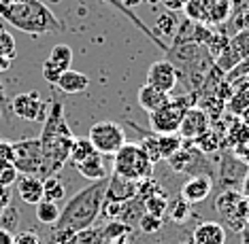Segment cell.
<instances>
[{
    "label": "cell",
    "mask_w": 249,
    "mask_h": 244,
    "mask_svg": "<svg viewBox=\"0 0 249 244\" xmlns=\"http://www.w3.org/2000/svg\"><path fill=\"white\" fill-rule=\"evenodd\" d=\"M107 180H109V177L94 180L88 187H83L81 191H77L64 204L58 221L52 225L47 244H66L79 231L94 228L96 219L100 217V211H103Z\"/></svg>",
    "instance_id": "obj_1"
},
{
    "label": "cell",
    "mask_w": 249,
    "mask_h": 244,
    "mask_svg": "<svg viewBox=\"0 0 249 244\" xmlns=\"http://www.w3.org/2000/svg\"><path fill=\"white\" fill-rule=\"evenodd\" d=\"M77 136L72 134L66 121L64 104L53 98L49 102L47 117L43 121V130L38 136L41 143V153H43V166H41V179L55 177L62 168L66 166V162H71V149Z\"/></svg>",
    "instance_id": "obj_2"
},
{
    "label": "cell",
    "mask_w": 249,
    "mask_h": 244,
    "mask_svg": "<svg viewBox=\"0 0 249 244\" xmlns=\"http://www.w3.org/2000/svg\"><path fill=\"white\" fill-rule=\"evenodd\" d=\"M0 17L30 36L64 30V24L41 0H0Z\"/></svg>",
    "instance_id": "obj_3"
},
{
    "label": "cell",
    "mask_w": 249,
    "mask_h": 244,
    "mask_svg": "<svg viewBox=\"0 0 249 244\" xmlns=\"http://www.w3.org/2000/svg\"><path fill=\"white\" fill-rule=\"evenodd\" d=\"M171 64L175 66L179 75V83H183L185 94H196L207 81L209 72L215 66V58L207 45L198 43H181V45H171L164 53Z\"/></svg>",
    "instance_id": "obj_4"
},
{
    "label": "cell",
    "mask_w": 249,
    "mask_h": 244,
    "mask_svg": "<svg viewBox=\"0 0 249 244\" xmlns=\"http://www.w3.org/2000/svg\"><path fill=\"white\" fill-rule=\"evenodd\" d=\"M154 166L156 163L147 157L139 143H126L113 155V174L132 180V183L149 179L154 174Z\"/></svg>",
    "instance_id": "obj_5"
},
{
    "label": "cell",
    "mask_w": 249,
    "mask_h": 244,
    "mask_svg": "<svg viewBox=\"0 0 249 244\" xmlns=\"http://www.w3.org/2000/svg\"><path fill=\"white\" fill-rule=\"evenodd\" d=\"M190 106H196V94H183V96H175L166 102L164 106H160L149 115V126L154 134H177L179 126L183 121V115Z\"/></svg>",
    "instance_id": "obj_6"
},
{
    "label": "cell",
    "mask_w": 249,
    "mask_h": 244,
    "mask_svg": "<svg viewBox=\"0 0 249 244\" xmlns=\"http://www.w3.org/2000/svg\"><path fill=\"white\" fill-rule=\"evenodd\" d=\"M166 162L175 172H183V174H188V177L213 179V174H215L213 163L209 162V157L200 149H196V146L192 145V140H185L183 146H181L175 155L168 157Z\"/></svg>",
    "instance_id": "obj_7"
},
{
    "label": "cell",
    "mask_w": 249,
    "mask_h": 244,
    "mask_svg": "<svg viewBox=\"0 0 249 244\" xmlns=\"http://www.w3.org/2000/svg\"><path fill=\"white\" fill-rule=\"evenodd\" d=\"M88 138L100 155H115L126 145V130L115 121H98L89 128Z\"/></svg>",
    "instance_id": "obj_8"
},
{
    "label": "cell",
    "mask_w": 249,
    "mask_h": 244,
    "mask_svg": "<svg viewBox=\"0 0 249 244\" xmlns=\"http://www.w3.org/2000/svg\"><path fill=\"white\" fill-rule=\"evenodd\" d=\"M215 174H213V180H217V187L219 191H228V189H239L243 185V180L247 177V166L243 163L239 157H234L232 151H226L222 153L219 162L215 163Z\"/></svg>",
    "instance_id": "obj_9"
},
{
    "label": "cell",
    "mask_w": 249,
    "mask_h": 244,
    "mask_svg": "<svg viewBox=\"0 0 249 244\" xmlns=\"http://www.w3.org/2000/svg\"><path fill=\"white\" fill-rule=\"evenodd\" d=\"M13 166L19 174L38 177L43 166V153L38 138H21L13 143Z\"/></svg>",
    "instance_id": "obj_10"
},
{
    "label": "cell",
    "mask_w": 249,
    "mask_h": 244,
    "mask_svg": "<svg viewBox=\"0 0 249 244\" xmlns=\"http://www.w3.org/2000/svg\"><path fill=\"white\" fill-rule=\"evenodd\" d=\"M11 115L24 119V121H45L49 111V102L43 100L38 92H26L18 94L9 100Z\"/></svg>",
    "instance_id": "obj_11"
},
{
    "label": "cell",
    "mask_w": 249,
    "mask_h": 244,
    "mask_svg": "<svg viewBox=\"0 0 249 244\" xmlns=\"http://www.w3.org/2000/svg\"><path fill=\"white\" fill-rule=\"evenodd\" d=\"M247 55H249V30H243V32H236L232 38H228V45L215 58V66L228 75L232 68L241 64Z\"/></svg>",
    "instance_id": "obj_12"
},
{
    "label": "cell",
    "mask_w": 249,
    "mask_h": 244,
    "mask_svg": "<svg viewBox=\"0 0 249 244\" xmlns=\"http://www.w3.org/2000/svg\"><path fill=\"white\" fill-rule=\"evenodd\" d=\"M241 200H243V194L239 189H228V191H219L217 197H215V204H213L217 214L226 221V225H228L230 229H236V231H241L245 228V225L239 221V217H236Z\"/></svg>",
    "instance_id": "obj_13"
},
{
    "label": "cell",
    "mask_w": 249,
    "mask_h": 244,
    "mask_svg": "<svg viewBox=\"0 0 249 244\" xmlns=\"http://www.w3.org/2000/svg\"><path fill=\"white\" fill-rule=\"evenodd\" d=\"M177 83H179V75H177V70H175V66L166 58L154 62V64L149 66V70H147V85L160 89V92L171 94L173 89L177 87Z\"/></svg>",
    "instance_id": "obj_14"
},
{
    "label": "cell",
    "mask_w": 249,
    "mask_h": 244,
    "mask_svg": "<svg viewBox=\"0 0 249 244\" xmlns=\"http://www.w3.org/2000/svg\"><path fill=\"white\" fill-rule=\"evenodd\" d=\"M211 123L213 121L209 119V115L200 109V106H190V109L185 111L183 121H181L177 134L183 140H194V138H198V136L205 134L207 130L211 128Z\"/></svg>",
    "instance_id": "obj_15"
},
{
    "label": "cell",
    "mask_w": 249,
    "mask_h": 244,
    "mask_svg": "<svg viewBox=\"0 0 249 244\" xmlns=\"http://www.w3.org/2000/svg\"><path fill=\"white\" fill-rule=\"evenodd\" d=\"M213 191V179L209 177H190L181 187V197L190 204L205 202L209 194Z\"/></svg>",
    "instance_id": "obj_16"
},
{
    "label": "cell",
    "mask_w": 249,
    "mask_h": 244,
    "mask_svg": "<svg viewBox=\"0 0 249 244\" xmlns=\"http://www.w3.org/2000/svg\"><path fill=\"white\" fill-rule=\"evenodd\" d=\"M132 197H137V183L117 177V174H111L109 180H107L105 200L107 202H128Z\"/></svg>",
    "instance_id": "obj_17"
},
{
    "label": "cell",
    "mask_w": 249,
    "mask_h": 244,
    "mask_svg": "<svg viewBox=\"0 0 249 244\" xmlns=\"http://www.w3.org/2000/svg\"><path fill=\"white\" fill-rule=\"evenodd\" d=\"M18 195L21 202L36 206L43 200V179L41 177H30V174H19L18 179Z\"/></svg>",
    "instance_id": "obj_18"
},
{
    "label": "cell",
    "mask_w": 249,
    "mask_h": 244,
    "mask_svg": "<svg viewBox=\"0 0 249 244\" xmlns=\"http://www.w3.org/2000/svg\"><path fill=\"white\" fill-rule=\"evenodd\" d=\"M192 240L196 244H226V228L217 221H205L194 229Z\"/></svg>",
    "instance_id": "obj_19"
},
{
    "label": "cell",
    "mask_w": 249,
    "mask_h": 244,
    "mask_svg": "<svg viewBox=\"0 0 249 244\" xmlns=\"http://www.w3.org/2000/svg\"><path fill=\"white\" fill-rule=\"evenodd\" d=\"M55 87L64 94H83L89 87V77L83 75V72H79V70L69 68V70L62 72V77L58 79Z\"/></svg>",
    "instance_id": "obj_20"
},
{
    "label": "cell",
    "mask_w": 249,
    "mask_h": 244,
    "mask_svg": "<svg viewBox=\"0 0 249 244\" xmlns=\"http://www.w3.org/2000/svg\"><path fill=\"white\" fill-rule=\"evenodd\" d=\"M137 100H139V106H141L143 111L154 113V111H158L160 106H164L168 100H171V94L160 92V89H156V87H151V85L145 83L143 87L139 89Z\"/></svg>",
    "instance_id": "obj_21"
},
{
    "label": "cell",
    "mask_w": 249,
    "mask_h": 244,
    "mask_svg": "<svg viewBox=\"0 0 249 244\" xmlns=\"http://www.w3.org/2000/svg\"><path fill=\"white\" fill-rule=\"evenodd\" d=\"M224 134H226V130H217L211 123V128H209L202 136H198V138L192 140V145H194L196 149H200L205 155H209V153L224 149Z\"/></svg>",
    "instance_id": "obj_22"
},
{
    "label": "cell",
    "mask_w": 249,
    "mask_h": 244,
    "mask_svg": "<svg viewBox=\"0 0 249 244\" xmlns=\"http://www.w3.org/2000/svg\"><path fill=\"white\" fill-rule=\"evenodd\" d=\"M77 172L81 174L83 179L88 180H100V179H107V168H105V162H103V155L100 153H94L92 157H88L86 162L77 163Z\"/></svg>",
    "instance_id": "obj_23"
},
{
    "label": "cell",
    "mask_w": 249,
    "mask_h": 244,
    "mask_svg": "<svg viewBox=\"0 0 249 244\" xmlns=\"http://www.w3.org/2000/svg\"><path fill=\"white\" fill-rule=\"evenodd\" d=\"M249 143V128L241 119H234L228 128H226V134H224V149H236L241 145H247Z\"/></svg>",
    "instance_id": "obj_24"
},
{
    "label": "cell",
    "mask_w": 249,
    "mask_h": 244,
    "mask_svg": "<svg viewBox=\"0 0 249 244\" xmlns=\"http://www.w3.org/2000/svg\"><path fill=\"white\" fill-rule=\"evenodd\" d=\"M156 140H158V149H160V157L164 162L171 155H175L185 143L179 134H156Z\"/></svg>",
    "instance_id": "obj_25"
},
{
    "label": "cell",
    "mask_w": 249,
    "mask_h": 244,
    "mask_svg": "<svg viewBox=\"0 0 249 244\" xmlns=\"http://www.w3.org/2000/svg\"><path fill=\"white\" fill-rule=\"evenodd\" d=\"M66 197V189L58 177H47L43 179V200L58 204Z\"/></svg>",
    "instance_id": "obj_26"
},
{
    "label": "cell",
    "mask_w": 249,
    "mask_h": 244,
    "mask_svg": "<svg viewBox=\"0 0 249 244\" xmlns=\"http://www.w3.org/2000/svg\"><path fill=\"white\" fill-rule=\"evenodd\" d=\"M192 214V204L185 202L183 197H175L173 202H168V211L166 217L173 221V223H185Z\"/></svg>",
    "instance_id": "obj_27"
},
{
    "label": "cell",
    "mask_w": 249,
    "mask_h": 244,
    "mask_svg": "<svg viewBox=\"0 0 249 244\" xmlns=\"http://www.w3.org/2000/svg\"><path fill=\"white\" fill-rule=\"evenodd\" d=\"M168 195L164 194V191H160V194L147 197V200H143V206H145V212L147 214H154V217H166V211H168Z\"/></svg>",
    "instance_id": "obj_28"
},
{
    "label": "cell",
    "mask_w": 249,
    "mask_h": 244,
    "mask_svg": "<svg viewBox=\"0 0 249 244\" xmlns=\"http://www.w3.org/2000/svg\"><path fill=\"white\" fill-rule=\"evenodd\" d=\"M94 153H98L94 149V145L89 143V138L86 136V138H75V143H72V149H71V162L75 163H81L86 162L88 157H92Z\"/></svg>",
    "instance_id": "obj_29"
},
{
    "label": "cell",
    "mask_w": 249,
    "mask_h": 244,
    "mask_svg": "<svg viewBox=\"0 0 249 244\" xmlns=\"http://www.w3.org/2000/svg\"><path fill=\"white\" fill-rule=\"evenodd\" d=\"M60 217V208H58V204H53V202H47V200H41L36 204V219H38V223H43V225H52L58 221Z\"/></svg>",
    "instance_id": "obj_30"
},
{
    "label": "cell",
    "mask_w": 249,
    "mask_h": 244,
    "mask_svg": "<svg viewBox=\"0 0 249 244\" xmlns=\"http://www.w3.org/2000/svg\"><path fill=\"white\" fill-rule=\"evenodd\" d=\"M55 66H60L62 70H69L72 64V49L69 45H53V49L49 51V58Z\"/></svg>",
    "instance_id": "obj_31"
},
{
    "label": "cell",
    "mask_w": 249,
    "mask_h": 244,
    "mask_svg": "<svg viewBox=\"0 0 249 244\" xmlns=\"http://www.w3.org/2000/svg\"><path fill=\"white\" fill-rule=\"evenodd\" d=\"M66 244H105L103 228H89L75 234Z\"/></svg>",
    "instance_id": "obj_32"
},
{
    "label": "cell",
    "mask_w": 249,
    "mask_h": 244,
    "mask_svg": "<svg viewBox=\"0 0 249 244\" xmlns=\"http://www.w3.org/2000/svg\"><path fill=\"white\" fill-rule=\"evenodd\" d=\"M132 228L126 223H122V221H109L107 225H103V236H105V244L111 242V240H117V238H124L128 236Z\"/></svg>",
    "instance_id": "obj_33"
},
{
    "label": "cell",
    "mask_w": 249,
    "mask_h": 244,
    "mask_svg": "<svg viewBox=\"0 0 249 244\" xmlns=\"http://www.w3.org/2000/svg\"><path fill=\"white\" fill-rule=\"evenodd\" d=\"M18 225H19V211L11 204V206H7L2 211V214H0V228L13 234V231H18Z\"/></svg>",
    "instance_id": "obj_34"
},
{
    "label": "cell",
    "mask_w": 249,
    "mask_h": 244,
    "mask_svg": "<svg viewBox=\"0 0 249 244\" xmlns=\"http://www.w3.org/2000/svg\"><path fill=\"white\" fill-rule=\"evenodd\" d=\"M177 17H175V13H171V11H166V13H162L160 17H158V24H156V34L162 32L164 36H173L175 30H177Z\"/></svg>",
    "instance_id": "obj_35"
},
{
    "label": "cell",
    "mask_w": 249,
    "mask_h": 244,
    "mask_svg": "<svg viewBox=\"0 0 249 244\" xmlns=\"http://www.w3.org/2000/svg\"><path fill=\"white\" fill-rule=\"evenodd\" d=\"M0 55H2V58H9V60H15V55H18L13 34L9 30H4V28H0Z\"/></svg>",
    "instance_id": "obj_36"
},
{
    "label": "cell",
    "mask_w": 249,
    "mask_h": 244,
    "mask_svg": "<svg viewBox=\"0 0 249 244\" xmlns=\"http://www.w3.org/2000/svg\"><path fill=\"white\" fill-rule=\"evenodd\" d=\"M164 225V219L162 217H154V214H143V217L139 219L137 228L143 231V234H156V231H160Z\"/></svg>",
    "instance_id": "obj_37"
},
{
    "label": "cell",
    "mask_w": 249,
    "mask_h": 244,
    "mask_svg": "<svg viewBox=\"0 0 249 244\" xmlns=\"http://www.w3.org/2000/svg\"><path fill=\"white\" fill-rule=\"evenodd\" d=\"M160 191H164L160 183L154 179H145V180H141V183H137V197H141V200H147V197H151V195H156V194H160Z\"/></svg>",
    "instance_id": "obj_38"
},
{
    "label": "cell",
    "mask_w": 249,
    "mask_h": 244,
    "mask_svg": "<svg viewBox=\"0 0 249 244\" xmlns=\"http://www.w3.org/2000/svg\"><path fill=\"white\" fill-rule=\"evenodd\" d=\"M19 172L15 170L13 163L9 162H0V185L2 187H11L13 183H18Z\"/></svg>",
    "instance_id": "obj_39"
},
{
    "label": "cell",
    "mask_w": 249,
    "mask_h": 244,
    "mask_svg": "<svg viewBox=\"0 0 249 244\" xmlns=\"http://www.w3.org/2000/svg\"><path fill=\"white\" fill-rule=\"evenodd\" d=\"M62 72H64V70H62L60 66H55L52 60H45L43 62V79L49 85H53V87H55V83H58V79L62 77Z\"/></svg>",
    "instance_id": "obj_40"
},
{
    "label": "cell",
    "mask_w": 249,
    "mask_h": 244,
    "mask_svg": "<svg viewBox=\"0 0 249 244\" xmlns=\"http://www.w3.org/2000/svg\"><path fill=\"white\" fill-rule=\"evenodd\" d=\"M13 244H43V240L36 231H19V234L15 236Z\"/></svg>",
    "instance_id": "obj_41"
},
{
    "label": "cell",
    "mask_w": 249,
    "mask_h": 244,
    "mask_svg": "<svg viewBox=\"0 0 249 244\" xmlns=\"http://www.w3.org/2000/svg\"><path fill=\"white\" fill-rule=\"evenodd\" d=\"M0 162L13 163V143H11V140L0 138Z\"/></svg>",
    "instance_id": "obj_42"
},
{
    "label": "cell",
    "mask_w": 249,
    "mask_h": 244,
    "mask_svg": "<svg viewBox=\"0 0 249 244\" xmlns=\"http://www.w3.org/2000/svg\"><path fill=\"white\" fill-rule=\"evenodd\" d=\"M236 217L243 225L249 223V197H243L241 204H239V211H236Z\"/></svg>",
    "instance_id": "obj_43"
},
{
    "label": "cell",
    "mask_w": 249,
    "mask_h": 244,
    "mask_svg": "<svg viewBox=\"0 0 249 244\" xmlns=\"http://www.w3.org/2000/svg\"><path fill=\"white\" fill-rule=\"evenodd\" d=\"M232 153H234V157H239V160L249 168V143L236 146V149H232Z\"/></svg>",
    "instance_id": "obj_44"
},
{
    "label": "cell",
    "mask_w": 249,
    "mask_h": 244,
    "mask_svg": "<svg viewBox=\"0 0 249 244\" xmlns=\"http://www.w3.org/2000/svg\"><path fill=\"white\" fill-rule=\"evenodd\" d=\"M11 189L9 187H2L0 185V211H4L7 206H11Z\"/></svg>",
    "instance_id": "obj_45"
},
{
    "label": "cell",
    "mask_w": 249,
    "mask_h": 244,
    "mask_svg": "<svg viewBox=\"0 0 249 244\" xmlns=\"http://www.w3.org/2000/svg\"><path fill=\"white\" fill-rule=\"evenodd\" d=\"M164 2V7H166L168 11H179V9H183L185 7V2H188V0H162Z\"/></svg>",
    "instance_id": "obj_46"
},
{
    "label": "cell",
    "mask_w": 249,
    "mask_h": 244,
    "mask_svg": "<svg viewBox=\"0 0 249 244\" xmlns=\"http://www.w3.org/2000/svg\"><path fill=\"white\" fill-rule=\"evenodd\" d=\"M13 242H15V236L11 234V231L0 228V244H13Z\"/></svg>",
    "instance_id": "obj_47"
},
{
    "label": "cell",
    "mask_w": 249,
    "mask_h": 244,
    "mask_svg": "<svg viewBox=\"0 0 249 244\" xmlns=\"http://www.w3.org/2000/svg\"><path fill=\"white\" fill-rule=\"evenodd\" d=\"M11 64H13V60L2 58V55H0V72H7L9 68H11Z\"/></svg>",
    "instance_id": "obj_48"
},
{
    "label": "cell",
    "mask_w": 249,
    "mask_h": 244,
    "mask_svg": "<svg viewBox=\"0 0 249 244\" xmlns=\"http://www.w3.org/2000/svg\"><path fill=\"white\" fill-rule=\"evenodd\" d=\"M0 106H2V109H4V111H7V109H9V98H7V96H4L2 83H0ZM9 111H11V109H9Z\"/></svg>",
    "instance_id": "obj_49"
},
{
    "label": "cell",
    "mask_w": 249,
    "mask_h": 244,
    "mask_svg": "<svg viewBox=\"0 0 249 244\" xmlns=\"http://www.w3.org/2000/svg\"><path fill=\"white\" fill-rule=\"evenodd\" d=\"M241 194H243V197H249V174L245 177V180H243V185H241Z\"/></svg>",
    "instance_id": "obj_50"
},
{
    "label": "cell",
    "mask_w": 249,
    "mask_h": 244,
    "mask_svg": "<svg viewBox=\"0 0 249 244\" xmlns=\"http://www.w3.org/2000/svg\"><path fill=\"white\" fill-rule=\"evenodd\" d=\"M141 2H143V0H122V4H124V7H128V9H134V7H139Z\"/></svg>",
    "instance_id": "obj_51"
},
{
    "label": "cell",
    "mask_w": 249,
    "mask_h": 244,
    "mask_svg": "<svg viewBox=\"0 0 249 244\" xmlns=\"http://www.w3.org/2000/svg\"><path fill=\"white\" fill-rule=\"evenodd\" d=\"M239 119H241V121H243V123H245V126H247V128H249V109H245V111H243V113H241V115H239Z\"/></svg>",
    "instance_id": "obj_52"
},
{
    "label": "cell",
    "mask_w": 249,
    "mask_h": 244,
    "mask_svg": "<svg viewBox=\"0 0 249 244\" xmlns=\"http://www.w3.org/2000/svg\"><path fill=\"white\" fill-rule=\"evenodd\" d=\"M236 4H239V7H243V11H245V13H249V0H236Z\"/></svg>",
    "instance_id": "obj_53"
},
{
    "label": "cell",
    "mask_w": 249,
    "mask_h": 244,
    "mask_svg": "<svg viewBox=\"0 0 249 244\" xmlns=\"http://www.w3.org/2000/svg\"><path fill=\"white\" fill-rule=\"evenodd\" d=\"M107 244H128V236L117 238V240H111V242H107Z\"/></svg>",
    "instance_id": "obj_54"
},
{
    "label": "cell",
    "mask_w": 249,
    "mask_h": 244,
    "mask_svg": "<svg viewBox=\"0 0 249 244\" xmlns=\"http://www.w3.org/2000/svg\"><path fill=\"white\" fill-rule=\"evenodd\" d=\"M147 2H149V4H154V7H156V4H158V2H162V0H147Z\"/></svg>",
    "instance_id": "obj_55"
},
{
    "label": "cell",
    "mask_w": 249,
    "mask_h": 244,
    "mask_svg": "<svg viewBox=\"0 0 249 244\" xmlns=\"http://www.w3.org/2000/svg\"><path fill=\"white\" fill-rule=\"evenodd\" d=\"M181 244H196L194 240H192V238H190V240H185V242H181Z\"/></svg>",
    "instance_id": "obj_56"
},
{
    "label": "cell",
    "mask_w": 249,
    "mask_h": 244,
    "mask_svg": "<svg viewBox=\"0 0 249 244\" xmlns=\"http://www.w3.org/2000/svg\"><path fill=\"white\" fill-rule=\"evenodd\" d=\"M41 2H55V0H41Z\"/></svg>",
    "instance_id": "obj_57"
},
{
    "label": "cell",
    "mask_w": 249,
    "mask_h": 244,
    "mask_svg": "<svg viewBox=\"0 0 249 244\" xmlns=\"http://www.w3.org/2000/svg\"><path fill=\"white\" fill-rule=\"evenodd\" d=\"M2 113H4V109H2V106H0V117H2Z\"/></svg>",
    "instance_id": "obj_58"
},
{
    "label": "cell",
    "mask_w": 249,
    "mask_h": 244,
    "mask_svg": "<svg viewBox=\"0 0 249 244\" xmlns=\"http://www.w3.org/2000/svg\"><path fill=\"white\" fill-rule=\"evenodd\" d=\"M243 244H249V242H243Z\"/></svg>",
    "instance_id": "obj_59"
},
{
    "label": "cell",
    "mask_w": 249,
    "mask_h": 244,
    "mask_svg": "<svg viewBox=\"0 0 249 244\" xmlns=\"http://www.w3.org/2000/svg\"><path fill=\"white\" fill-rule=\"evenodd\" d=\"M0 214H2V211H0Z\"/></svg>",
    "instance_id": "obj_60"
}]
</instances>
